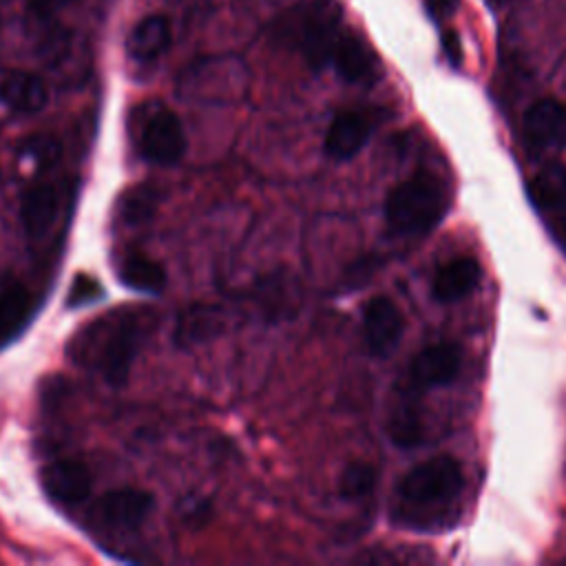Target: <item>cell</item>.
Returning <instances> with one entry per match:
<instances>
[{"instance_id":"cell-13","label":"cell","mask_w":566,"mask_h":566,"mask_svg":"<svg viewBox=\"0 0 566 566\" xmlns=\"http://www.w3.org/2000/svg\"><path fill=\"white\" fill-rule=\"evenodd\" d=\"M482 279V268L473 256H455L438 268L433 276V298L440 303H455L469 296Z\"/></svg>"},{"instance_id":"cell-17","label":"cell","mask_w":566,"mask_h":566,"mask_svg":"<svg viewBox=\"0 0 566 566\" xmlns=\"http://www.w3.org/2000/svg\"><path fill=\"white\" fill-rule=\"evenodd\" d=\"M117 276L126 287L144 294H157L166 287V274L161 265L142 252H128L119 256Z\"/></svg>"},{"instance_id":"cell-6","label":"cell","mask_w":566,"mask_h":566,"mask_svg":"<svg viewBox=\"0 0 566 566\" xmlns=\"http://www.w3.org/2000/svg\"><path fill=\"white\" fill-rule=\"evenodd\" d=\"M524 142L533 153H548L566 146V104L539 99L524 115Z\"/></svg>"},{"instance_id":"cell-24","label":"cell","mask_w":566,"mask_h":566,"mask_svg":"<svg viewBox=\"0 0 566 566\" xmlns=\"http://www.w3.org/2000/svg\"><path fill=\"white\" fill-rule=\"evenodd\" d=\"M22 150H24V155H27L31 161H35L40 168H49V166L57 159V155H60V144H57V139H53V137L35 135V137L24 139Z\"/></svg>"},{"instance_id":"cell-14","label":"cell","mask_w":566,"mask_h":566,"mask_svg":"<svg viewBox=\"0 0 566 566\" xmlns=\"http://www.w3.org/2000/svg\"><path fill=\"white\" fill-rule=\"evenodd\" d=\"M60 195L51 184H33L20 203V221L31 239H42L57 219Z\"/></svg>"},{"instance_id":"cell-27","label":"cell","mask_w":566,"mask_h":566,"mask_svg":"<svg viewBox=\"0 0 566 566\" xmlns=\"http://www.w3.org/2000/svg\"><path fill=\"white\" fill-rule=\"evenodd\" d=\"M460 0H424V7H427V13L433 18V20H447L455 13Z\"/></svg>"},{"instance_id":"cell-10","label":"cell","mask_w":566,"mask_h":566,"mask_svg":"<svg viewBox=\"0 0 566 566\" xmlns=\"http://www.w3.org/2000/svg\"><path fill=\"white\" fill-rule=\"evenodd\" d=\"M462 354L453 343H436L418 352L409 367L411 387L429 389L449 385L460 371Z\"/></svg>"},{"instance_id":"cell-22","label":"cell","mask_w":566,"mask_h":566,"mask_svg":"<svg viewBox=\"0 0 566 566\" xmlns=\"http://www.w3.org/2000/svg\"><path fill=\"white\" fill-rule=\"evenodd\" d=\"M376 486V469L369 462H349L338 480V493L343 500L358 502L367 497Z\"/></svg>"},{"instance_id":"cell-7","label":"cell","mask_w":566,"mask_h":566,"mask_svg":"<svg viewBox=\"0 0 566 566\" xmlns=\"http://www.w3.org/2000/svg\"><path fill=\"white\" fill-rule=\"evenodd\" d=\"M340 7L334 0H321L303 29V53L314 69H323L332 62L334 46L340 35Z\"/></svg>"},{"instance_id":"cell-28","label":"cell","mask_w":566,"mask_h":566,"mask_svg":"<svg viewBox=\"0 0 566 566\" xmlns=\"http://www.w3.org/2000/svg\"><path fill=\"white\" fill-rule=\"evenodd\" d=\"M69 2L71 0H29V9L38 18H49V15L57 13Z\"/></svg>"},{"instance_id":"cell-29","label":"cell","mask_w":566,"mask_h":566,"mask_svg":"<svg viewBox=\"0 0 566 566\" xmlns=\"http://www.w3.org/2000/svg\"><path fill=\"white\" fill-rule=\"evenodd\" d=\"M553 228H555L557 239H559V241H562V245L566 248V208H562V210H557V212H555Z\"/></svg>"},{"instance_id":"cell-4","label":"cell","mask_w":566,"mask_h":566,"mask_svg":"<svg viewBox=\"0 0 566 566\" xmlns=\"http://www.w3.org/2000/svg\"><path fill=\"white\" fill-rule=\"evenodd\" d=\"M139 150L150 164H175L186 150L181 119L170 108H153L139 130Z\"/></svg>"},{"instance_id":"cell-2","label":"cell","mask_w":566,"mask_h":566,"mask_svg":"<svg viewBox=\"0 0 566 566\" xmlns=\"http://www.w3.org/2000/svg\"><path fill=\"white\" fill-rule=\"evenodd\" d=\"M464 486L460 464L451 455H436L402 475L398 482L400 509H444L449 506Z\"/></svg>"},{"instance_id":"cell-5","label":"cell","mask_w":566,"mask_h":566,"mask_svg":"<svg viewBox=\"0 0 566 566\" xmlns=\"http://www.w3.org/2000/svg\"><path fill=\"white\" fill-rule=\"evenodd\" d=\"M405 318L398 305L387 296H374L363 310V336L374 356H389L400 343Z\"/></svg>"},{"instance_id":"cell-30","label":"cell","mask_w":566,"mask_h":566,"mask_svg":"<svg viewBox=\"0 0 566 566\" xmlns=\"http://www.w3.org/2000/svg\"><path fill=\"white\" fill-rule=\"evenodd\" d=\"M491 7H502V4H506L509 0H486Z\"/></svg>"},{"instance_id":"cell-20","label":"cell","mask_w":566,"mask_h":566,"mask_svg":"<svg viewBox=\"0 0 566 566\" xmlns=\"http://www.w3.org/2000/svg\"><path fill=\"white\" fill-rule=\"evenodd\" d=\"M387 433L396 447L411 449L418 447L422 440V424L416 409V402L409 398H400L389 413Z\"/></svg>"},{"instance_id":"cell-3","label":"cell","mask_w":566,"mask_h":566,"mask_svg":"<svg viewBox=\"0 0 566 566\" xmlns=\"http://www.w3.org/2000/svg\"><path fill=\"white\" fill-rule=\"evenodd\" d=\"M150 334V316L148 314H126L117 318L104 334L99 349L95 347V365L102 378L111 387H122L128 376L130 367L144 347Z\"/></svg>"},{"instance_id":"cell-9","label":"cell","mask_w":566,"mask_h":566,"mask_svg":"<svg viewBox=\"0 0 566 566\" xmlns=\"http://www.w3.org/2000/svg\"><path fill=\"white\" fill-rule=\"evenodd\" d=\"M329 64L349 84H371L380 75L374 49L352 31H340Z\"/></svg>"},{"instance_id":"cell-15","label":"cell","mask_w":566,"mask_h":566,"mask_svg":"<svg viewBox=\"0 0 566 566\" xmlns=\"http://www.w3.org/2000/svg\"><path fill=\"white\" fill-rule=\"evenodd\" d=\"M0 99L20 115H33L49 102V88L42 77L27 71H11L0 82Z\"/></svg>"},{"instance_id":"cell-16","label":"cell","mask_w":566,"mask_h":566,"mask_svg":"<svg viewBox=\"0 0 566 566\" xmlns=\"http://www.w3.org/2000/svg\"><path fill=\"white\" fill-rule=\"evenodd\" d=\"M170 44V22L164 15H148L128 35V55L137 62L157 60Z\"/></svg>"},{"instance_id":"cell-19","label":"cell","mask_w":566,"mask_h":566,"mask_svg":"<svg viewBox=\"0 0 566 566\" xmlns=\"http://www.w3.org/2000/svg\"><path fill=\"white\" fill-rule=\"evenodd\" d=\"M31 314V296L29 292L18 285H4L0 290V345H4L9 338L18 336Z\"/></svg>"},{"instance_id":"cell-1","label":"cell","mask_w":566,"mask_h":566,"mask_svg":"<svg viewBox=\"0 0 566 566\" xmlns=\"http://www.w3.org/2000/svg\"><path fill=\"white\" fill-rule=\"evenodd\" d=\"M447 210V192L429 172H413L396 184L385 199V223L391 234L418 237L429 232Z\"/></svg>"},{"instance_id":"cell-26","label":"cell","mask_w":566,"mask_h":566,"mask_svg":"<svg viewBox=\"0 0 566 566\" xmlns=\"http://www.w3.org/2000/svg\"><path fill=\"white\" fill-rule=\"evenodd\" d=\"M440 42H442V51H444L447 60H449L453 66H458V64L462 62V44H460V35H458L455 31L447 29V31H442Z\"/></svg>"},{"instance_id":"cell-21","label":"cell","mask_w":566,"mask_h":566,"mask_svg":"<svg viewBox=\"0 0 566 566\" xmlns=\"http://www.w3.org/2000/svg\"><path fill=\"white\" fill-rule=\"evenodd\" d=\"M157 203H159V190L155 186L142 184V186H135L128 192H124V197L119 199L117 212L124 223L137 226L153 217Z\"/></svg>"},{"instance_id":"cell-18","label":"cell","mask_w":566,"mask_h":566,"mask_svg":"<svg viewBox=\"0 0 566 566\" xmlns=\"http://www.w3.org/2000/svg\"><path fill=\"white\" fill-rule=\"evenodd\" d=\"M531 199L546 212L566 208V164L553 161L544 166L531 181Z\"/></svg>"},{"instance_id":"cell-8","label":"cell","mask_w":566,"mask_h":566,"mask_svg":"<svg viewBox=\"0 0 566 566\" xmlns=\"http://www.w3.org/2000/svg\"><path fill=\"white\" fill-rule=\"evenodd\" d=\"M155 506L153 493L144 489H115L99 497L95 504V515L115 531H133L150 515Z\"/></svg>"},{"instance_id":"cell-12","label":"cell","mask_w":566,"mask_h":566,"mask_svg":"<svg viewBox=\"0 0 566 566\" xmlns=\"http://www.w3.org/2000/svg\"><path fill=\"white\" fill-rule=\"evenodd\" d=\"M374 122L363 111H340L325 135V153L336 161H347L367 144Z\"/></svg>"},{"instance_id":"cell-11","label":"cell","mask_w":566,"mask_h":566,"mask_svg":"<svg viewBox=\"0 0 566 566\" xmlns=\"http://www.w3.org/2000/svg\"><path fill=\"white\" fill-rule=\"evenodd\" d=\"M42 489L53 502L75 506L91 493V473L80 460H55L42 471Z\"/></svg>"},{"instance_id":"cell-25","label":"cell","mask_w":566,"mask_h":566,"mask_svg":"<svg viewBox=\"0 0 566 566\" xmlns=\"http://www.w3.org/2000/svg\"><path fill=\"white\" fill-rule=\"evenodd\" d=\"M99 294H102L99 283H97L95 279L86 276V274H80V276H75V281H73V285H71L69 305H71V307L88 305V303H93Z\"/></svg>"},{"instance_id":"cell-23","label":"cell","mask_w":566,"mask_h":566,"mask_svg":"<svg viewBox=\"0 0 566 566\" xmlns=\"http://www.w3.org/2000/svg\"><path fill=\"white\" fill-rule=\"evenodd\" d=\"M217 329H219V316L212 314L210 307H197L195 314H188V318L184 316L179 321L177 338L188 345L192 340H201V338L214 334Z\"/></svg>"}]
</instances>
